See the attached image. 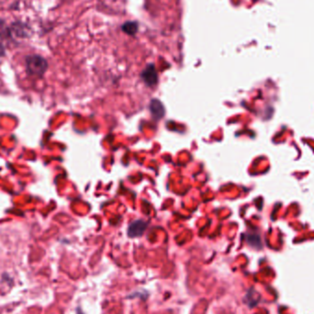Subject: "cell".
<instances>
[{"instance_id": "6da1fadb", "label": "cell", "mask_w": 314, "mask_h": 314, "mask_svg": "<svg viewBox=\"0 0 314 314\" xmlns=\"http://www.w3.org/2000/svg\"><path fill=\"white\" fill-rule=\"evenodd\" d=\"M26 71L29 75L42 76L48 69V62L39 54H30L25 58Z\"/></svg>"}, {"instance_id": "7a4b0ae2", "label": "cell", "mask_w": 314, "mask_h": 314, "mask_svg": "<svg viewBox=\"0 0 314 314\" xmlns=\"http://www.w3.org/2000/svg\"><path fill=\"white\" fill-rule=\"evenodd\" d=\"M10 31L13 37L27 39L32 34V29L28 23L23 22L20 20L14 21L9 25Z\"/></svg>"}, {"instance_id": "3957f363", "label": "cell", "mask_w": 314, "mask_h": 314, "mask_svg": "<svg viewBox=\"0 0 314 314\" xmlns=\"http://www.w3.org/2000/svg\"><path fill=\"white\" fill-rule=\"evenodd\" d=\"M146 228H147V223H144L143 221H141V220H138V221L133 222L129 226L128 235L130 237H132V238H133V237H140V236H142L144 234Z\"/></svg>"}, {"instance_id": "277c9868", "label": "cell", "mask_w": 314, "mask_h": 314, "mask_svg": "<svg viewBox=\"0 0 314 314\" xmlns=\"http://www.w3.org/2000/svg\"><path fill=\"white\" fill-rule=\"evenodd\" d=\"M142 76H143L144 83L147 84L148 86H154L157 83V79H158L157 73L153 64L149 65L148 67L143 71Z\"/></svg>"}, {"instance_id": "5b68a950", "label": "cell", "mask_w": 314, "mask_h": 314, "mask_svg": "<svg viewBox=\"0 0 314 314\" xmlns=\"http://www.w3.org/2000/svg\"><path fill=\"white\" fill-rule=\"evenodd\" d=\"M150 109H151L152 114H153L154 118H156V119H160V118H162V117L164 116V114H165L164 106H163V104H162L159 100L154 99V100L151 102Z\"/></svg>"}, {"instance_id": "8992f818", "label": "cell", "mask_w": 314, "mask_h": 314, "mask_svg": "<svg viewBox=\"0 0 314 314\" xmlns=\"http://www.w3.org/2000/svg\"><path fill=\"white\" fill-rule=\"evenodd\" d=\"M0 39L7 40H13L10 28L4 19H0Z\"/></svg>"}, {"instance_id": "52a82bcc", "label": "cell", "mask_w": 314, "mask_h": 314, "mask_svg": "<svg viewBox=\"0 0 314 314\" xmlns=\"http://www.w3.org/2000/svg\"><path fill=\"white\" fill-rule=\"evenodd\" d=\"M123 30L126 33L129 34H134L137 31V24L135 22H127L122 27Z\"/></svg>"}, {"instance_id": "ba28073f", "label": "cell", "mask_w": 314, "mask_h": 314, "mask_svg": "<svg viewBox=\"0 0 314 314\" xmlns=\"http://www.w3.org/2000/svg\"><path fill=\"white\" fill-rule=\"evenodd\" d=\"M6 55V48L4 44L0 41V57H3Z\"/></svg>"}]
</instances>
